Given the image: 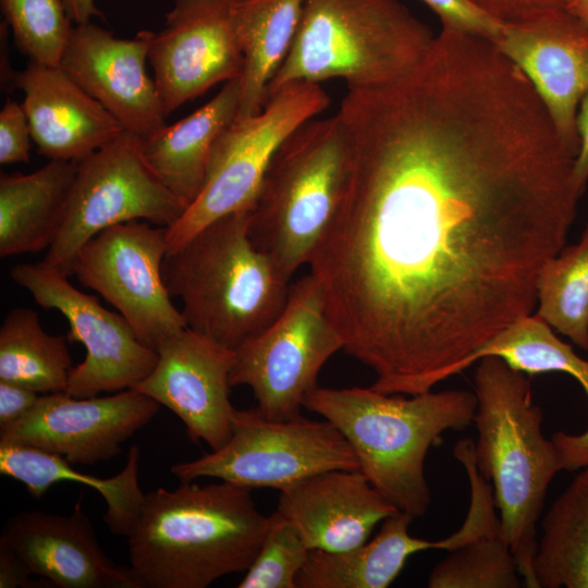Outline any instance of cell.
Returning a JSON list of instances; mask_svg holds the SVG:
<instances>
[{"label": "cell", "mask_w": 588, "mask_h": 588, "mask_svg": "<svg viewBox=\"0 0 588 588\" xmlns=\"http://www.w3.org/2000/svg\"><path fill=\"white\" fill-rule=\"evenodd\" d=\"M341 205L308 267L371 389L414 395L530 315L575 220L576 154L488 41L437 39L405 76L348 89Z\"/></svg>", "instance_id": "obj_1"}, {"label": "cell", "mask_w": 588, "mask_h": 588, "mask_svg": "<svg viewBox=\"0 0 588 588\" xmlns=\"http://www.w3.org/2000/svg\"><path fill=\"white\" fill-rule=\"evenodd\" d=\"M269 524L250 490L229 481L158 488L125 536L130 568L139 588H206L249 568Z\"/></svg>", "instance_id": "obj_2"}, {"label": "cell", "mask_w": 588, "mask_h": 588, "mask_svg": "<svg viewBox=\"0 0 588 588\" xmlns=\"http://www.w3.org/2000/svg\"><path fill=\"white\" fill-rule=\"evenodd\" d=\"M304 408L333 424L354 450L359 470L399 511L424 516L431 493L425 476L428 450L448 430L468 427L476 394L464 390L408 396L371 388L317 385Z\"/></svg>", "instance_id": "obj_3"}, {"label": "cell", "mask_w": 588, "mask_h": 588, "mask_svg": "<svg viewBox=\"0 0 588 588\" xmlns=\"http://www.w3.org/2000/svg\"><path fill=\"white\" fill-rule=\"evenodd\" d=\"M475 458L491 482L503 532L525 586L537 588V524L548 487L565 469L562 452L544 438L542 412L524 372L499 357L479 360L475 372Z\"/></svg>", "instance_id": "obj_4"}, {"label": "cell", "mask_w": 588, "mask_h": 588, "mask_svg": "<svg viewBox=\"0 0 588 588\" xmlns=\"http://www.w3.org/2000/svg\"><path fill=\"white\" fill-rule=\"evenodd\" d=\"M250 215L244 209L210 222L162 262L164 284L181 299L186 327L233 350L279 316L291 287L253 244Z\"/></svg>", "instance_id": "obj_5"}, {"label": "cell", "mask_w": 588, "mask_h": 588, "mask_svg": "<svg viewBox=\"0 0 588 588\" xmlns=\"http://www.w3.org/2000/svg\"><path fill=\"white\" fill-rule=\"evenodd\" d=\"M434 36L397 0H306L292 48L267 88L342 78L378 87L409 73Z\"/></svg>", "instance_id": "obj_6"}, {"label": "cell", "mask_w": 588, "mask_h": 588, "mask_svg": "<svg viewBox=\"0 0 588 588\" xmlns=\"http://www.w3.org/2000/svg\"><path fill=\"white\" fill-rule=\"evenodd\" d=\"M350 160L339 113L304 122L275 151L252 208L248 234L289 281L308 265L332 222Z\"/></svg>", "instance_id": "obj_7"}, {"label": "cell", "mask_w": 588, "mask_h": 588, "mask_svg": "<svg viewBox=\"0 0 588 588\" xmlns=\"http://www.w3.org/2000/svg\"><path fill=\"white\" fill-rule=\"evenodd\" d=\"M341 350L342 338L327 314L322 290L309 272L291 285L279 316L234 350L230 384L249 387L266 417L292 419L301 416L323 365Z\"/></svg>", "instance_id": "obj_8"}, {"label": "cell", "mask_w": 588, "mask_h": 588, "mask_svg": "<svg viewBox=\"0 0 588 588\" xmlns=\"http://www.w3.org/2000/svg\"><path fill=\"white\" fill-rule=\"evenodd\" d=\"M76 164L60 228L44 258L66 277L78 250L101 231L135 220L169 228L186 210L145 160L140 139L126 131Z\"/></svg>", "instance_id": "obj_9"}, {"label": "cell", "mask_w": 588, "mask_h": 588, "mask_svg": "<svg viewBox=\"0 0 588 588\" xmlns=\"http://www.w3.org/2000/svg\"><path fill=\"white\" fill-rule=\"evenodd\" d=\"M359 469L356 454L327 419L266 417L257 407L236 409L232 434L219 450L175 464L181 481L217 478L252 489L284 490L299 480L331 469Z\"/></svg>", "instance_id": "obj_10"}, {"label": "cell", "mask_w": 588, "mask_h": 588, "mask_svg": "<svg viewBox=\"0 0 588 588\" xmlns=\"http://www.w3.org/2000/svg\"><path fill=\"white\" fill-rule=\"evenodd\" d=\"M329 105L330 97L320 84L298 82L279 89L259 113L237 115L216 144L198 196L168 228V252L210 222L252 209L278 148Z\"/></svg>", "instance_id": "obj_11"}, {"label": "cell", "mask_w": 588, "mask_h": 588, "mask_svg": "<svg viewBox=\"0 0 588 588\" xmlns=\"http://www.w3.org/2000/svg\"><path fill=\"white\" fill-rule=\"evenodd\" d=\"M168 250V228L128 221L90 238L71 269V275L114 306L137 338L156 352L187 328L163 281Z\"/></svg>", "instance_id": "obj_12"}, {"label": "cell", "mask_w": 588, "mask_h": 588, "mask_svg": "<svg viewBox=\"0 0 588 588\" xmlns=\"http://www.w3.org/2000/svg\"><path fill=\"white\" fill-rule=\"evenodd\" d=\"M10 275L39 306L61 313L70 324L68 340L86 348L85 359L71 370L65 393L91 397L99 392L121 391L151 372L157 352L137 338L121 314L81 292L69 277L44 260L15 265Z\"/></svg>", "instance_id": "obj_13"}, {"label": "cell", "mask_w": 588, "mask_h": 588, "mask_svg": "<svg viewBox=\"0 0 588 588\" xmlns=\"http://www.w3.org/2000/svg\"><path fill=\"white\" fill-rule=\"evenodd\" d=\"M159 408L158 402L132 388L102 397L42 394L24 416L0 427V443L32 446L70 464L91 465L118 455L121 444Z\"/></svg>", "instance_id": "obj_14"}, {"label": "cell", "mask_w": 588, "mask_h": 588, "mask_svg": "<svg viewBox=\"0 0 588 588\" xmlns=\"http://www.w3.org/2000/svg\"><path fill=\"white\" fill-rule=\"evenodd\" d=\"M231 0H174L154 33L148 60L166 117L219 83L240 78L244 57Z\"/></svg>", "instance_id": "obj_15"}, {"label": "cell", "mask_w": 588, "mask_h": 588, "mask_svg": "<svg viewBox=\"0 0 588 588\" xmlns=\"http://www.w3.org/2000/svg\"><path fill=\"white\" fill-rule=\"evenodd\" d=\"M492 42L527 77L577 155V111L588 93V24L564 8H552L504 23Z\"/></svg>", "instance_id": "obj_16"}, {"label": "cell", "mask_w": 588, "mask_h": 588, "mask_svg": "<svg viewBox=\"0 0 588 588\" xmlns=\"http://www.w3.org/2000/svg\"><path fill=\"white\" fill-rule=\"evenodd\" d=\"M151 372L132 387L172 411L188 438L204 441L211 451L232 434L235 408L229 399L235 351L189 328L157 348Z\"/></svg>", "instance_id": "obj_17"}, {"label": "cell", "mask_w": 588, "mask_h": 588, "mask_svg": "<svg viewBox=\"0 0 588 588\" xmlns=\"http://www.w3.org/2000/svg\"><path fill=\"white\" fill-rule=\"evenodd\" d=\"M154 33L117 38L91 22L73 27L60 66L140 140L163 128L166 114L146 71Z\"/></svg>", "instance_id": "obj_18"}, {"label": "cell", "mask_w": 588, "mask_h": 588, "mask_svg": "<svg viewBox=\"0 0 588 588\" xmlns=\"http://www.w3.org/2000/svg\"><path fill=\"white\" fill-rule=\"evenodd\" d=\"M79 498L69 515L25 511L3 526L0 552L59 588H139L130 567L102 551Z\"/></svg>", "instance_id": "obj_19"}, {"label": "cell", "mask_w": 588, "mask_h": 588, "mask_svg": "<svg viewBox=\"0 0 588 588\" xmlns=\"http://www.w3.org/2000/svg\"><path fill=\"white\" fill-rule=\"evenodd\" d=\"M310 550L342 552L366 542L399 510L359 469L315 474L280 491L277 510Z\"/></svg>", "instance_id": "obj_20"}, {"label": "cell", "mask_w": 588, "mask_h": 588, "mask_svg": "<svg viewBox=\"0 0 588 588\" xmlns=\"http://www.w3.org/2000/svg\"><path fill=\"white\" fill-rule=\"evenodd\" d=\"M39 154L78 162L124 132L121 123L61 66L30 62L15 77Z\"/></svg>", "instance_id": "obj_21"}, {"label": "cell", "mask_w": 588, "mask_h": 588, "mask_svg": "<svg viewBox=\"0 0 588 588\" xmlns=\"http://www.w3.org/2000/svg\"><path fill=\"white\" fill-rule=\"evenodd\" d=\"M240 93V78L229 81L207 103L140 140L149 167L186 208L203 188L216 144L238 115Z\"/></svg>", "instance_id": "obj_22"}, {"label": "cell", "mask_w": 588, "mask_h": 588, "mask_svg": "<svg viewBox=\"0 0 588 588\" xmlns=\"http://www.w3.org/2000/svg\"><path fill=\"white\" fill-rule=\"evenodd\" d=\"M415 518L397 511L363 544L342 552L310 550L296 578V588H385L400 575L408 558L420 551L446 550L436 541L409 535Z\"/></svg>", "instance_id": "obj_23"}, {"label": "cell", "mask_w": 588, "mask_h": 588, "mask_svg": "<svg viewBox=\"0 0 588 588\" xmlns=\"http://www.w3.org/2000/svg\"><path fill=\"white\" fill-rule=\"evenodd\" d=\"M77 164L50 160L29 174L0 176V256L48 249L61 224Z\"/></svg>", "instance_id": "obj_24"}, {"label": "cell", "mask_w": 588, "mask_h": 588, "mask_svg": "<svg viewBox=\"0 0 588 588\" xmlns=\"http://www.w3.org/2000/svg\"><path fill=\"white\" fill-rule=\"evenodd\" d=\"M306 0H231L233 29L244 57L238 115L259 113L267 88L296 37Z\"/></svg>", "instance_id": "obj_25"}, {"label": "cell", "mask_w": 588, "mask_h": 588, "mask_svg": "<svg viewBox=\"0 0 588 588\" xmlns=\"http://www.w3.org/2000/svg\"><path fill=\"white\" fill-rule=\"evenodd\" d=\"M139 453V448L133 445L121 473L99 478L74 470L60 455L26 445L0 443V474L22 482L38 500L56 482L87 485L107 503L103 520L109 529L115 535L126 536L145 499L138 483Z\"/></svg>", "instance_id": "obj_26"}, {"label": "cell", "mask_w": 588, "mask_h": 588, "mask_svg": "<svg viewBox=\"0 0 588 588\" xmlns=\"http://www.w3.org/2000/svg\"><path fill=\"white\" fill-rule=\"evenodd\" d=\"M583 468L542 520L537 588H588V465Z\"/></svg>", "instance_id": "obj_27"}, {"label": "cell", "mask_w": 588, "mask_h": 588, "mask_svg": "<svg viewBox=\"0 0 588 588\" xmlns=\"http://www.w3.org/2000/svg\"><path fill=\"white\" fill-rule=\"evenodd\" d=\"M68 341L47 333L35 310H10L0 327V380L39 394L65 392L74 367Z\"/></svg>", "instance_id": "obj_28"}, {"label": "cell", "mask_w": 588, "mask_h": 588, "mask_svg": "<svg viewBox=\"0 0 588 588\" xmlns=\"http://www.w3.org/2000/svg\"><path fill=\"white\" fill-rule=\"evenodd\" d=\"M494 356L527 375L561 371L574 377L588 396V360L560 340L554 330L535 315L524 316L495 333L450 370L454 376L483 357Z\"/></svg>", "instance_id": "obj_29"}, {"label": "cell", "mask_w": 588, "mask_h": 588, "mask_svg": "<svg viewBox=\"0 0 588 588\" xmlns=\"http://www.w3.org/2000/svg\"><path fill=\"white\" fill-rule=\"evenodd\" d=\"M536 292V315L588 351V223L577 243L543 265Z\"/></svg>", "instance_id": "obj_30"}, {"label": "cell", "mask_w": 588, "mask_h": 588, "mask_svg": "<svg viewBox=\"0 0 588 588\" xmlns=\"http://www.w3.org/2000/svg\"><path fill=\"white\" fill-rule=\"evenodd\" d=\"M495 509L464 544L433 567L429 588H519L525 584Z\"/></svg>", "instance_id": "obj_31"}, {"label": "cell", "mask_w": 588, "mask_h": 588, "mask_svg": "<svg viewBox=\"0 0 588 588\" xmlns=\"http://www.w3.org/2000/svg\"><path fill=\"white\" fill-rule=\"evenodd\" d=\"M15 46L30 62L60 66L72 34L63 0H0Z\"/></svg>", "instance_id": "obj_32"}, {"label": "cell", "mask_w": 588, "mask_h": 588, "mask_svg": "<svg viewBox=\"0 0 588 588\" xmlns=\"http://www.w3.org/2000/svg\"><path fill=\"white\" fill-rule=\"evenodd\" d=\"M310 549L295 526L278 511L270 515L264 542L238 588H296Z\"/></svg>", "instance_id": "obj_33"}, {"label": "cell", "mask_w": 588, "mask_h": 588, "mask_svg": "<svg viewBox=\"0 0 588 588\" xmlns=\"http://www.w3.org/2000/svg\"><path fill=\"white\" fill-rule=\"evenodd\" d=\"M440 19L442 27L453 28L493 41L503 24L488 16L468 0H421Z\"/></svg>", "instance_id": "obj_34"}, {"label": "cell", "mask_w": 588, "mask_h": 588, "mask_svg": "<svg viewBox=\"0 0 588 588\" xmlns=\"http://www.w3.org/2000/svg\"><path fill=\"white\" fill-rule=\"evenodd\" d=\"M30 127L22 105L7 99L0 111V163L29 161Z\"/></svg>", "instance_id": "obj_35"}, {"label": "cell", "mask_w": 588, "mask_h": 588, "mask_svg": "<svg viewBox=\"0 0 588 588\" xmlns=\"http://www.w3.org/2000/svg\"><path fill=\"white\" fill-rule=\"evenodd\" d=\"M477 9L504 24L528 14L552 9L564 8L565 0H468Z\"/></svg>", "instance_id": "obj_36"}, {"label": "cell", "mask_w": 588, "mask_h": 588, "mask_svg": "<svg viewBox=\"0 0 588 588\" xmlns=\"http://www.w3.org/2000/svg\"><path fill=\"white\" fill-rule=\"evenodd\" d=\"M39 393L23 385L0 380V427L24 416L36 403Z\"/></svg>", "instance_id": "obj_37"}, {"label": "cell", "mask_w": 588, "mask_h": 588, "mask_svg": "<svg viewBox=\"0 0 588 588\" xmlns=\"http://www.w3.org/2000/svg\"><path fill=\"white\" fill-rule=\"evenodd\" d=\"M579 147L574 161V185L581 196L588 183V93L583 97L576 118Z\"/></svg>", "instance_id": "obj_38"}, {"label": "cell", "mask_w": 588, "mask_h": 588, "mask_svg": "<svg viewBox=\"0 0 588 588\" xmlns=\"http://www.w3.org/2000/svg\"><path fill=\"white\" fill-rule=\"evenodd\" d=\"M552 439L563 454L566 470H576L588 465V429L578 436L556 432Z\"/></svg>", "instance_id": "obj_39"}, {"label": "cell", "mask_w": 588, "mask_h": 588, "mask_svg": "<svg viewBox=\"0 0 588 588\" xmlns=\"http://www.w3.org/2000/svg\"><path fill=\"white\" fill-rule=\"evenodd\" d=\"M49 587L51 585L41 579L35 580L30 578V575L17 563V561L11 555L0 552V588H35V587Z\"/></svg>", "instance_id": "obj_40"}, {"label": "cell", "mask_w": 588, "mask_h": 588, "mask_svg": "<svg viewBox=\"0 0 588 588\" xmlns=\"http://www.w3.org/2000/svg\"><path fill=\"white\" fill-rule=\"evenodd\" d=\"M63 3L70 20L75 25L88 23L93 17H102L95 0H63Z\"/></svg>", "instance_id": "obj_41"}, {"label": "cell", "mask_w": 588, "mask_h": 588, "mask_svg": "<svg viewBox=\"0 0 588 588\" xmlns=\"http://www.w3.org/2000/svg\"><path fill=\"white\" fill-rule=\"evenodd\" d=\"M564 9L588 24V0H565Z\"/></svg>", "instance_id": "obj_42"}]
</instances>
